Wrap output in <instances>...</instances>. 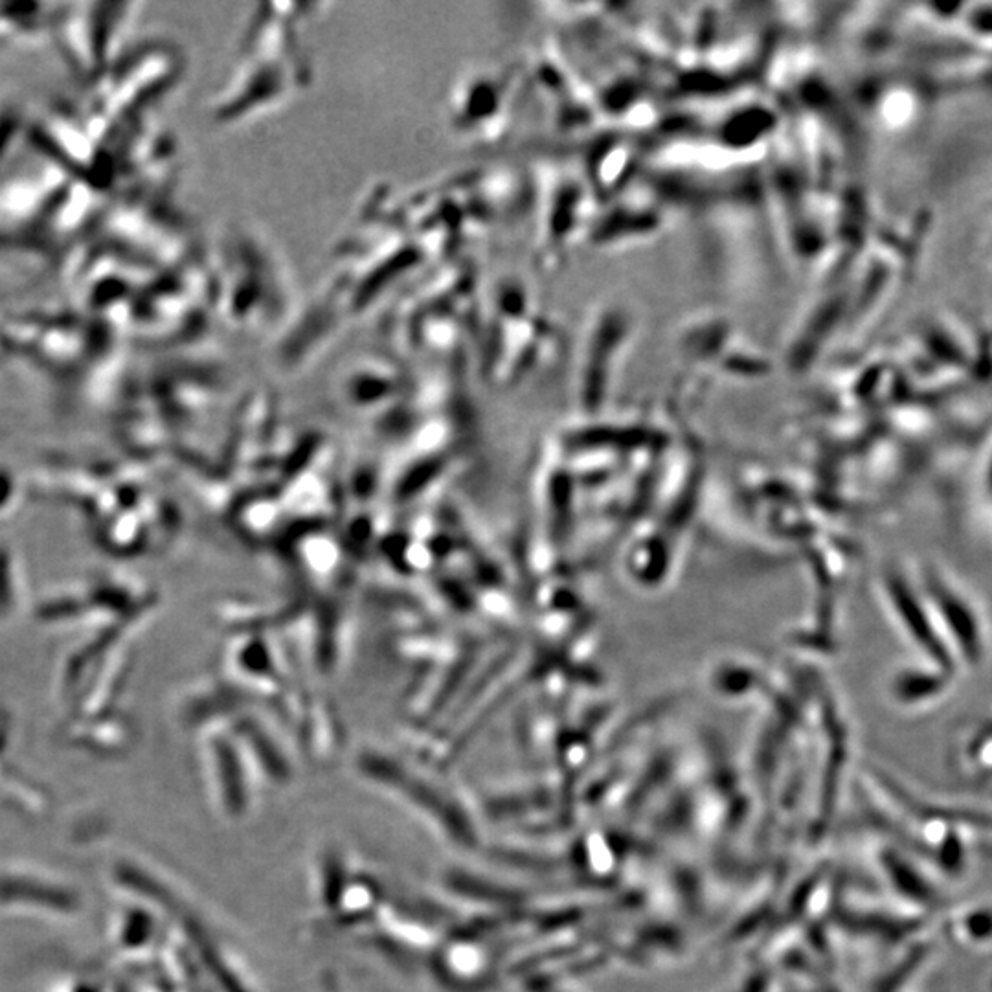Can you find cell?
Wrapping results in <instances>:
<instances>
[{
  "label": "cell",
  "mask_w": 992,
  "mask_h": 992,
  "mask_svg": "<svg viewBox=\"0 0 992 992\" xmlns=\"http://www.w3.org/2000/svg\"><path fill=\"white\" fill-rule=\"evenodd\" d=\"M474 278L471 265L451 267L430 280L427 294H412V309L401 307L395 318L397 339L410 348H438L471 339V304Z\"/></svg>",
  "instance_id": "obj_1"
},
{
  "label": "cell",
  "mask_w": 992,
  "mask_h": 992,
  "mask_svg": "<svg viewBox=\"0 0 992 992\" xmlns=\"http://www.w3.org/2000/svg\"><path fill=\"white\" fill-rule=\"evenodd\" d=\"M928 599L932 601L937 627L954 658L958 653L959 660L967 666L983 664L989 649L987 627L969 594L941 570L928 575Z\"/></svg>",
  "instance_id": "obj_2"
},
{
  "label": "cell",
  "mask_w": 992,
  "mask_h": 992,
  "mask_svg": "<svg viewBox=\"0 0 992 992\" xmlns=\"http://www.w3.org/2000/svg\"><path fill=\"white\" fill-rule=\"evenodd\" d=\"M98 12L67 15L63 21V35L68 56L79 70L98 72L105 67L113 46L122 41L124 13H116L120 6H114L113 13H107V6H96Z\"/></svg>",
  "instance_id": "obj_3"
},
{
  "label": "cell",
  "mask_w": 992,
  "mask_h": 992,
  "mask_svg": "<svg viewBox=\"0 0 992 992\" xmlns=\"http://www.w3.org/2000/svg\"><path fill=\"white\" fill-rule=\"evenodd\" d=\"M969 735L972 737L963 746V757L969 763L967 767L974 768V772L992 770V722L981 724Z\"/></svg>",
  "instance_id": "obj_4"
},
{
  "label": "cell",
  "mask_w": 992,
  "mask_h": 992,
  "mask_svg": "<svg viewBox=\"0 0 992 992\" xmlns=\"http://www.w3.org/2000/svg\"><path fill=\"white\" fill-rule=\"evenodd\" d=\"M961 934L969 943H989L992 939V908H974L959 921Z\"/></svg>",
  "instance_id": "obj_5"
},
{
  "label": "cell",
  "mask_w": 992,
  "mask_h": 992,
  "mask_svg": "<svg viewBox=\"0 0 992 992\" xmlns=\"http://www.w3.org/2000/svg\"><path fill=\"white\" fill-rule=\"evenodd\" d=\"M21 114L10 102H0V158L12 149L15 136L19 135Z\"/></svg>",
  "instance_id": "obj_6"
},
{
  "label": "cell",
  "mask_w": 992,
  "mask_h": 992,
  "mask_svg": "<svg viewBox=\"0 0 992 992\" xmlns=\"http://www.w3.org/2000/svg\"><path fill=\"white\" fill-rule=\"evenodd\" d=\"M991 991H992V981H991Z\"/></svg>",
  "instance_id": "obj_7"
}]
</instances>
